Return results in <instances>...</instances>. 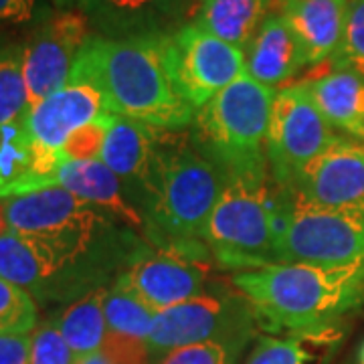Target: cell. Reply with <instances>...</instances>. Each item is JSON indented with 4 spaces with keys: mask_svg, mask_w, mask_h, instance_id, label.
<instances>
[{
    "mask_svg": "<svg viewBox=\"0 0 364 364\" xmlns=\"http://www.w3.org/2000/svg\"><path fill=\"white\" fill-rule=\"evenodd\" d=\"M225 174L195 144L162 134L156 156L142 181L148 196V229L162 245L196 247L225 186Z\"/></svg>",
    "mask_w": 364,
    "mask_h": 364,
    "instance_id": "cell-3",
    "label": "cell"
},
{
    "mask_svg": "<svg viewBox=\"0 0 364 364\" xmlns=\"http://www.w3.org/2000/svg\"><path fill=\"white\" fill-rule=\"evenodd\" d=\"M81 2H83V0H55V4H57L59 9H79Z\"/></svg>",
    "mask_w": 364,
    "mask_h": 364,
    "instance_id": "cell-36",
    "label": "cell"
},
{
    "mask_svg": "<svg viewBox=\"0 0 364 364\" xmlns=\"http://www.w3.org/2000/svg\"><path fill=\"white\" fill-rule=\"evenodd\" d=\"M184 0H83L79 11L105 39L170 37L168 28L182 16Z\"/></svg>",
    "mask_w": 364,
    "mask_h": 364,
    "instance_id": "cell-16",
    "label": "cell"
},
{
    "mask_svg": "<svg viewBox=\"0 0 364 364\" xmlns=\"http://www.w3.org/2000/svg\"><path fill=\"white\" fill-rule=\"evenodd\" d=\"M275 93L243 73L195 114L193 144L225 178H267V130Z\"/></svg>",
    "mask_w": 364,
    "mask_h": 364,
    "instance_id": "cell-4",
    "label": "cell"
},
{
    "mask_svg": "<svg viewBox=\"0 0 364 364\" xmlns=\"http://www.w3.org/2000/svg\"><path fill=\"white\" fill-rule=\"evenodd\" d=\"M75 356L61 336L55 320L37 326L31 334L28 364H75Z\"/></svg>",
    "mask_w": 364,
    "mask_h": 364,
    "instance_id": "cell-31",
    "label": "cell"
},
{
    "mask_svg": "<svg viewBox=\"0 0 364 364\" xmlns=\"http://www.w3.org/2000/svg\"><path fill=\"white\" fill-rule=\"evenodd\" d=\"M2 208L11 231L43 239L75 261L85 259L114 229L107 213L71 195L63 186L2 200Z\"/></svg>",
    "mask_w": 364,
    "mask_h": 364,
    "instance_id": "cell-6",
    "label": "cell"
},
{
    "mask_svg": "<svg viewBox=\"0 0 364 364\" xmlns=\"http://www.w3.org/2000/svg\"><path fill=\"white\" fill-rule=\"evenodd\" d=\"M112 116V114H109ZM109 116L91 122L75 130L63 144V154L67 160H97L104 148L105 134L109 126Z\"/></svg>",
    "mask_w": 364,
    "mask_h": 364,
    "instance_id": "cell-32",
    "label": "cell"
},
{
    "mask_svg": "<svg viewBox=\"0 0 364 364\" xmlns=\"http://www.w3.org/2000/svg\"><path fill=\"white\" fill-rule=\"evenodd\" d=\"M332 67L350 69L364 77V0H350L338 49L328 59Z\"/></svg>",
    "mask_w": 364,
    "mask_h": 364,
    "instance_id": "cell-29",
    "label": "cell"
},
{
    "mask_svg": "<svg viewBox=\"0 0 364 364\" xmlns=\"http://www.w3.org/2000/svg\"><path fill=\"white\" fill-rule=\"evenodd\" d=\"M314 105L336 130L364 142V77L350 69L332 67L322 75L301 81Z\"/></svg>",
    "mask_w": 364,
    "mask_h": 364,
    "instance_id": "cell-20",
    "label": "cell"
},
{
    "mask_svg": "<svg viewBox=\"0 0 364 364\" xmlns=\"http://www.w3.org/2000/svg\"><path fill=\"white\" fill-rule=\"evenodd\" d=\"M340 336L336 326L287 336H261L245 364H326Z\"/></svg>",
    "mask_w": 364,
    "mask_h": 364,
    "instance_id": "cell-24",
    "label": "cell"
},
{
    "mask_svg": "<svg viewBox=\"0 0 364 364\" xmlns=\"http://www.w3.org/2000/svg\"><path fill=\"white\" fill-rule=\"evenodd\" d=\"M31 334H0V364H28Z\"/></svg>",
    "mask_w": 364,
    "mask_h": 364,
    "instance_id": "cell-33",
    "label": "cell"
},
{
    "mask_svg": "<svg viewBox=\"0 0 364 364\" xmlns=\"http://www.w3.org/2000/svg\"><path fill=\"white\" fill-rule=\"evenodd\" d=\"M28 114V91L25 81L23 45L0 47V128L25 119Z\"/></svg>",
    "mask_w": 364,
    "mask_h": 364,
    "instance_id": "cell-26",
    "label": "cell"
},
{
    "mask_svg": "<svg viewBox=\"0 0 364 364\" xmlns=\"http://www.w3.org/2000/svg\"><path fill=\"white\" fill-rule=\"evenodd\" d=\"M277 0H203L196 25L245 51Z\"/></svg>",
    "mask_w": 364,
    "mask_h": 364,
    "instance_id": "cell-23",
    "label": "cell"
},
{
    "mask_svg": "<svg viewBox=\"0 0 364 364\" xmlns=\"http://www.w3.org/2000/svg\"><path fill=\"white\" fill-rule=\"evenodd\" d=\"M233 286L269 332L324 330L364 304V259L348 265L272 263L237 272Z\"/></svg>",
    "mask_w": 364,
    "mask_h": 364,
    "instance_id": "cell-2",
    "label": "cell"
},
{
    "mask_svg": "<svg viewBox=\"0 0 364 364\" xmlns=\"http://www.w3.org/2000/svg\"><path fill=\"white\" fill-rule=\"evenodd\" d=\"M210 272L205 245H164L132 257L128 267L117 275L116 286L134 294L158 314L203 296Z\"/></svg>",
    "mask_w": 364,
    "mask_h": 364,
    "instance_id": "cell-11",
    "label": "cell"
},
{
    "mask_svg": "<svg viewBox=\"0 0 364 364\" xmlns=\"http://www.w3.org/2000/svg\"><path fill=\"white\" fill-rule=\"evenodd\" d=\"M350 0H277L279 16L298 39L306 65L332 59L338 49Z\"/></svg>",
    "mask_w": 364,
    "mask_h": 364,
    "instance_id": "cell-18",
    "label": "cell"
},
{
    "mask_svg": "<svg viewBox=\"0 0 364 364\" xmlns=\"http://www.w3.org/2000/svg\"><path fill=\"white\" fill-rule=\"evenodd\" d=\"M282 203L275 263L348 265L364 259V213L304 205L286 193Z\"/></svg>",
    "mask_w": 364,
    "mask_h": 364,
    "instance_id": "cell-7",
    "label": "cell"
},
{
    "mask_svg": "<svg viewBox=\"0 0 364 364\" xmlns=\"http://www.w3.org/2000/svg\"><path fill=\"white\" fill-rule=\"evenodd\" d=\"M91 37L90 18L79 9H59L41 21L23 45L28 109L65 85Z\"/></svg>",
    "mask_w": 364,
    "mask_h": 364,
    "instance_id": "cell-12",
    "label": "cell"
},
{
    "mask_svg": "<svg viewBox=\"0 0 364 364\" xmlns=\"http://www.w3.org/2000/svg\"><path fill=\"white\" fill-rule=\"evenodd\" d=\"M282 193L267 178H227L200 235V243L229 269H257L275 263L282 227Z\"/></svg>",
    "mask_w": 364,
    "mask_h": 364,
    "instance_id": "cell-5",
    "label": "cell"
},
{
    "mask_svg": "<svg viewBox=\"0 0 364 364\" xmlns=\"http://www.w3.org/2000/svg\"><path fill=\"white\" fill-rule=\"evenodd\" d=\"M71 73L95 83L114 116L170 132L195 119L196 109L178 93L170 75L166 37L93 35Z\"/></svg>",
    "mask_w": 364,
    "mask_h": 364,
    "instance_id": "cell-1",
    "label": "cell"
},
{
    "mask_svg": "<svg viewBox=\"0 0 364 364\" xmlns=\"http://www.w3.org/2000/svg\"><path fill=\"white\" fill-rule=\"evenodd\" d=\"M160 138V128L112 114L97 160H102L119 181L142 182L156 156Z\"/></svg>",
    "mask_w": 364,
    "mask_h": 364,
    "instance_id": "cell-21",
    "label": "cell"
},
{
    "mask_svg": "<svg viewBox=\"0 0 364 364\" xmlns=\"http://www.w3.org/2000/svg\"><path fill=\"white\" fill-rule=\"evenodd\" d=\"M255 322V312L243 294L198 296L158 312L146 344L152 356L200 342L247 344Z\"/></svg>",
    "mask_w": 364,
    "mask_h": 364,
    "instance_id": "cell-9",
    "label": "cell"
},
{
    "mask_svg": "<svg viewBox=\"0 0 364 364\" xmlns=\"http://www.w3.org/2000/svg\"><path fill=\"white\" fill-rule=\"evenodd\" d=\"M39 0H0V26L25 25L37 16Z\"/></svg>",
    "mask_w": 364,
    "mask_h": 364,
    "instance_id": "cell-34",
    "label": "cell"
},
{
    "mask_svg": "<svg viewBox=\"0 0 364 364\" xmlns=\"http://www.w3.org/2000/svg\"><path fill=\"white\" fill-rule=\"evenodd\" d=\"M243 342H200L164 354L158 364H235Z\"/></svg>",
    "mask_w": 364,
    "mask_h": 364,
    "instance_id": "cell-30",
    "label": "cell"
},
{
    "mask_svg": "<svg viewBox=\"0 0 364 364\" xmlns=\"http://www.w3.org/2000/svg\"><path fill=\"white\" fill-rule=\"evenodd\" d=\"M338 140L304 85L275 93L267 130V162L273 184L287 191L304 168Z\"/></svg>",
    "mask_w": 364,
    "mask_h": 364,
    "instance_id": "cell-8",
    "label": "cell"
},
{
    "mask_svg": "<svg viewBox=\"0 0 364 364\" xmlns=\"http://www.w3.org/2000/svg\"><path fill=\"white\" fill-rule=\"evenodd\" d=\"M109 114L100 87L71 73L63 87L28 109L25 128L45 148L63 152V144L73 132Z\"/></svg>",
    "mask_w": 364,
    "mask_h": 364,
    "instance_id": "cell-14",
    "label": "cell"
},
{
    "mask_svg": "<svg viewBox=\"0 0 364 364\" xmlns=\"http://www.w3.org/2000/svg\"><path fill=\"white\" fill-rule=\"evenodd\" d=\"M105 289L107 287H97L87 296L75 299L55 318V324L69 344L75 360L87 358L104 346L107 336L104 314Z\"/></svg>",
    "mask_w": 364,
    "mask_h": 364,
    "instance_id": "cell-25",
    "label": "cell"
},
{
    "mask_svg": "<svg viewBox=\"0 0 364 364\" xmlns=\"http://www.w3.org/2000/svg\"><path fill=\"white\" fill-rule=\"evenodd\" d=\"M172 81L182 97L200 109L245 73V53L188 23L166 37Z\"/></svg>",
    "mask_w": 364,
    "mask_h": 364,
    "instance_id": "cell-10",
    "label": "cell"
},
{
    "mask_svg": "<svg viewBox=\"0 0 364 364\" xmlns=\"http://www.w3.org/2000/svg\"><path fill=\"white\" fill-rule=\"evenodd\" d=\"M75 364H114L112 360H107L102 352H95V354H91V356H87V358H81V360H77Z\"/></svg>",
    "mask_w": 364,
    "mask_h": 364,
    "instance_id": "cell-35",
    "label": "cell"
},
{
    "mask_svg": "<svg viewBox=\"0 0 364 364\" xmlns=\"http://www.w3.org/2000/svg\"><path fill=\"white\" fill-rule=\"evenodd\" d=\"M104 314L107 332L142 340V342H148L156 316V312L150 310L144 301H140L130 291L117 287L116 284L114 287L105 289Z\"/></svg>",
    "mask_w": 364,
    "mask_h": 364,
    "instance_id": "cell-27",
    "label": "cell"
},
{
    "mask_svg": "<svg viewBox=\"0 0 364 364\" xmlns=\"http://www.w3.org/2000/svg\"><path fill=\"white\" fill-rule=\"evenodd\" d=\"M37 328V306L31 291L0 277V334H31Z\"/></svg>",
    "mask_w": 364,
    "mask_h": 364,
    "instance_id": "cell-28",
    "label": "cell"
},
{
    "mask_svg": "<svg viewBox=\"0 0 364 364\" xmlns=\"http://www.w3.org/2000/svg\"><path fill=\"white\" fill-rule=\"evenodd\" d=\"M57 186H63L71 195L102 208L114 219L128 223L134 229H142L140 213L126 200L122 181L102 160H67L59 172Z\"/></svg>",
    "mask_w": 364,
    "mask_h": 364,
    "instance_id": "cell-22",
    "label": "cell"
},
{
    "mask_svg": "<svg viewBox=\"0 0 364 364\" xmlns=\"http://www.w3.org/2000/svg\"><path fill=\"white\" fill-rule=\"evenodd\" d=\"M77 263L61 249L37 237L14 233L11 229L0 235V277L31 294L47 291L53 282L73 272Z\"/></svg>",
    "mask_w": 364,
    "mask_h": 364,
    "instance_id": "cell-17",
    "label": "cell"
},
{
    "mask_svg": "<svg viewBox=\"0 0 364 364\" xmlns=\"http://www.w3.org/2000/svg\"><path fill=\"white\" fill-rule=\"evenodd\" d=\"M282 193L312 207L364 213V146L338 136Z\"/></svg>",
    "mask_w": 364,
    "mask_h": 364,
    "instance_id": "cell-13",
    "label": "cell"
},
{
    "mask_svg": "<svg viewBox=\"0 0 364 364\" xmlns=\"http://www.w3.org/2000/svg\"><path fill=\"white\" fill-rule=\"evenodd\" d=\"M304 67L308 65L298 39L279 13H269L245 49V73L275 90L291 81Z\"/></svg>",
    "mask_w": 364,
    "mask_h": 364,
    "instance_id": "cell-19",
    "label": "cell"
},
{
    "mask_svg": "<svg viewBox=\"0 0 364 364\" xmlns=\"http://www.w3.org/2000/svg\"><path fill=\"white\" fill-rule=\"evenodd\" d=\"M9 227H6V219H4V208H2V200H0V235L4 233Z\"/></svg>",
    "mask_w": 364,
    "mask_h": 364,
    "instance_id": "cell-37",
    "label": "cell"
},
{
    "mask_svg": "<svg viewBox=\"0 0 364 364\" xmlns=\"http://www.w3.org/2000/svg\"><path fill=\"white\" fill-rule=\"evenodd\" d=\"M67 158L39 144L25 128V119L0 128V200L57 186Z\"/></svg>",
    "mask_w": 364,
    "mask_h": 364,
    "instance_id": "cell-15",
    "label": "cell"
},
{
    "mask_svg": "<svg viewBox=\"0 0 364 364\" xmlns=\"http://www.w3.org/2000/svg\"><path fill=\"white\" fill-rule=\"evenodd\" d=\"M358 360H360V364H364V344H363V348H360V356H358Z\"/></svg>",
    "mask_w": 364,
    "mask_h": 364,
    "instance_id": "cell-38",
    "label": "cell"
}]
</instances>
